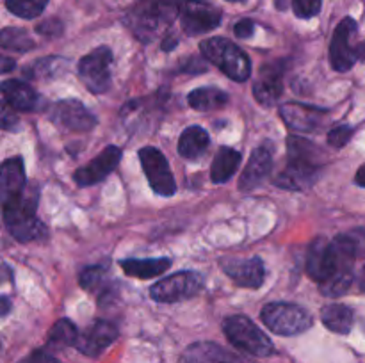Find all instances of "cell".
Instances as JSON below:
<instances>
[{"mask_svg": "<svg viewBox=\"0 0 365 363\" xmlns=\"http://www.w3.org/2000/svg\"><path fill=\"white\" fill-rule=\"evenodd\" d=\"M287 167L274 178V185L287 191H307L317 180L323 166V152L310 141L291 135L287 139Z\"/></svg>", "mask_w": 365, "mask_h": 363, "instance_id": "obj_1", "label": "cell"}, {"mask_svg": "<svg viewBox=\"0 0 365 363\" xmlns=\"http://www.w3.org/2000/svg\"><path fill=\"white\" fill-rule=\"evenodd\" d=\"M260 319L273 333L284 337L303 333L314 322L312 315L303 306L294 302H269L264 306Z\"/></svg>", "mask_w": 365, "mask_h": 363, "instance_id": "obj_6", "label": "cell"}, {"mask_svg": "<svg viewBox=\"0 0 365 363\" xmlns=\"http://www.w3.org/2000/svg\"><path fill=\"white\" fill-rule=\"evenodd\" d=\"M355 134V128L349 127V125H339V127L331 128L328 132V144L334 146V148H342L349 142V139Z\"/></svg>", "mask_w": 365, "mask_h": 363, "instance_id": "obj_31", "label": "cell"}, {"mask_svg": "<svg viewBox=\"0 0 365 363\" xmlns=\"http://www.w3.org/2000/svg\"><path fill=\"white\" fill-rule=\"evenodd\" d=\"M342 235H344V238L348 241V244L351 246V249H353V253L356 255V258L365 255V228L351 230V231H348V233H342Z\"/></svg>", "mask_w": 365, "mask_h": 363, "instance_id": "obj_33", "label": "cell"}, {"mask_svg": "<svg viewBox=\"0 0 365 363\" xmlns=\"http://www.w3.org/2000/svg\"><path fill=\"white\" fill-rule=\"evenodd\" d=\"M223 331L230 344L239 351L259 358L273 354L274 345L271 338L246 315H232L225 319Z\"/></svg>", "mask_w": 365, "mask_h": 363, "instance_id": "obj_5", "label": "cell"}, {"mask_svg": "<svg viewBox=\"0 0 365 363\" xmlns=\"http://www.w3.org/2000/svg\"><path fill=\"white\" fill-rule=\"evenodd\" d=\"M210 144V137L205 128L200 125H191L185 128L178 139V153L184 159H198L200 155L207 152Z\"/></svg>", "mask_w": 365, "mask_h": 363, "instance_id": "obj_22", "label": "cell"}, {"mask_svg": "<svg viewBox=\"0 0 365 363\" xmlns=\"http://www.w3.org/2000/svg\"><path fill=\"white\" fill-rule=\"evenodd\" d=\"M359 59L365 60V43H364V45L359 46Z\"/></svg>", "mask_w": 365, "mask_h": 363, "instance_id": "obj_43", "label": "cell"}, {"mask_svg": "<svg viewBox=\"0 0 365 363\" xmlns=\"http://www.w3.org/2000/svg\"><path fill=\"white\" fill-rule=\"evenodd\" d=\"M107 269L103 265H91L86 267L81 273V285L82 288H88V290H93V288L100 287V283L103 281V276H106Z\"/></svg>", "mask_w": 365, "mask_h": 363, "instance_id": "obj_30", "label": "cell"}, {"mask_svg": "<svg viewBox=\"0 0 365 363\" xmlns=\"http://www.w3.org/2000/svg\"><path fill=\"white\" fill-rule=\"evenodd\" d=\"M280 116L289 125V128L307 134V132H316L323 127L328 110L321 109V107L307 105V103L291 102L282 105Z\"/></svg>", "mask_w": 365, "mask_h": 363, "instance_id": "obj_14", "label": "cell"}, {"mask_svg": "<svg viewBox=\"0 0 365 363\" xmlns=\"http://www.w3.org/2000/svg\"><path fill=\"white\" fill-rule=\"evenodd\" d=\"M9 308H11V301L7 295H2V315H7L9 313Z\"/></svg>", "mask_w": 365, "mask_h": 363, "instance_id": "obj_41", "label": "cell"}, {"mask_svg": "<svg viewBox=\"0 0 365 363\" xmlns=\"http://www.w3.org/2000/svg\"><path fill=\"white\" fill-rule=\"evenodd\" d=\"M171 265L170 258H130L121 260V269L127 276L132 278H155L163 274Z\"/></svg>", "mask_w": 365, "mask_h": 363, "instance_id": "obj_24", "label": "cell"}, {"mask_svg": "<svg viewBox=\"0 0 365 363\" xmlns=\"http://www.w3.org/2000/svg\"><path fill=\"white\" fill-rule=\"evenodd\" d=\"M25 185H27V178H25L24 160L20 157L7 159L2 164V174H0V196H2V201L24 191Z\"/></svg>", "mask_w": 365, "mask_h": 363, "instance_id": "obj_21", "label": "cell"}, {"mask_svg": "<svg viewBox=\"0 0 365 363\" xmlns=\"http://www.w3.org/2000/svg\"><path fill=\"white\" fill-rule=\"evenodd\" d=\"M321 320L334 333L346 335L353 327V312L346 305H328L321 312Z\"/></svg>", "mask_w": 365, "mask_h": 363, "instance_id": "obj_25", "label": "cell"}, {"mask_svg": "<svg viewBox=\"0 0 365 363\" xmlns=\"http://www.w3.org/2000/svg\"><path fill=\"white\" fill-rule=\"evenodd\" d=\"M14 66H16V64H14V60L7 59V57H2V71H4V73L14 70Z\"/></svg>", "mask_w": 365, "mask_h": 363, "instance_id": "obj_40", "label": "cell"}, {"mask_svg": "<svg viewBox=\"0 0 365 363\" xmlns=\"http://www.w3.org/2000/svg\"><path fill=\"white\" fill-rule=\"evenodd\" d=\"M203 285V278L195 270H180L164 280L157 281L150 288V295L157 302H177L182 299H189L200 292Z\"/></svg>", "mask_w": 365, "mask_h": 363, "instance_id": "obj_8", "label": "cell"}, {"mask_svg": "<svg viewBox=\"0 0 365 363\" xmlns=\"http://www.w3.org/2000/svg\"><path fill=\"white\" fill-rule=\"evenodd\" d=\"M0 43L6 50H16V52H27V50L34 48V41L21 28H4Z\"/></svg>", "mask_w": 365, "mask_h": 363, "instance_id": "obj_29", "label": "cell"}, {"mask_svg": "<svg viewBox=\"0 0 365 363\" xmlns=\"http://www.w3.org/2000/svg\"><path fill=\"white\" fill-rule=\"evenodd\" d=\"M48 0H6V7L18 18L32 20L45 11Z\"/></svg>", "mask_w": 365, "mask_h": 363, "instance_id": "obj_28", "label": "cell"}, {"mask_svg": "<svg viewBox=\"0 0 365 363\" xmlns=\"http://www.w3.org/2000/svg\"><path fill=\"white\" fill-rule=\"evenodd\" d=\"M50 120L71 132H86L95 128L96 116L77 100H61L50 109Z\"/></svg>", "mask_w": 365, "mask_h": 363, "instance_id": "obj_12", "label": "cell"}, {"mask_svg": "<svg viewBox=\"0 0 365 363\" xmlns=\"http://www.w3.org/2000/svg\"><path fill=\"white\" fill-rule=\"evenodd\" d=\"M180 21L185 34H205L221 23V11L205 0H185L180 9Z\"/></svg>", "mask_w": 365, "mask_h": 363, "instance_id": "obj_10", "label": "cell"}, {"mask_svg": "<svg viewBox=\"0 0 365 363\" xmlns=\"http://www.w3.org/2000/svg\"><path fill=\"white\" fill-rule=\"evenodd\" d=\"M200 50L203 56L216 64L225 75L235 82L248 80L252 75V63L250 57L235 43L225 38H209L200 43Z\"/></svg>", "mask_w": 365, "mask_h": 363, "instance_id": "obj_3", "label": "cell"}, {"mask_svg": "<svg viewBox=\"0 0 365 363\" xmlns=\"http://www.w3.org/2000/svg\"><path fill=\"white\" fill-rule=\"evenodd\" d=\"M187 102L192 109L207 112V110L221 109L227 105L228 95L217 88H198L189 93Z\"/></svg>", "mask_w": 365, "mask_h": 363, "instance_id": "obj_26", "label": "cell"}, {"mask_svg": "<svg viewBox=\"0 0 365 363\" xmlns=\"http://www.w3.org/2000/svg\"><path fill=\"white\" fill-rule=\"evenodd\" d=\"M323 0H292V7L298 18H312L319 14Z\"/></svg>", "mask_w": 365, "mask_h": 363, "instance_id": "obj_32", "label": "cell"}, {"mask_svg": "<svg viewBox=\"0 0 365 363\" xmlns=\"http://www.w3.org/2000/svg\"><path fill=\"white\" fill-rule=\"evenodd\" d=\"M38 201L39 189L36 184H27L24 191L2 201L4 223L16 241H36L48 233L45 223L36 217Z\"/></svg>", "mask_w": 365, "mask_h": 363, "instance_id": "obj_2", "label": "cell"}, {"mask_svg": "<svg viewBox=\"0 0 365 363\" xmlns=\"http://www.w3.org/2000/svg\"><path fill=\"white\" fill-rule=\"evenodd\" d=\"M356 31H359V25L353 18H344L335 28L330 45V60L334 70L348 71L359 59V48H353L351 45Z\"/></svg>", "mask_w": 365, "mask_h": 363, "instance_id": "obj_11", "label": "cell"}, {"mask_svg": "<svg viewBox=\"0 0 365 363\" xmlns=\"http://www.w3.org/2000/svg\"><path fill=\"white\" fill-rule=\"evenodd\" d=\"M253 32H255V23H253L252 20H241L235 25V36H237V38H252Z\"/></svg>", "mask_w": 365, "mask_h": 363, "instance_id": "obj_36", "label": "cell"}, {"mask_svg": "<svg viewBox=\"0 0 365 363\" xmlns=\"http://www.w3.org/2000/svg\"><path fill=\"white\" fill-rule=\"evenodd\" d=\"M239 164H241V153L234 148L223 146L220 148L217 155L214 157L212 167H210V178L214 184H225L234 177L237 171Z\"/></svg>", "mask_w": 365, "mask_h": 363, "instance_id": "obj_23", "label": "cell"}, {"mask_svg": "<svg viewBox=\"0 0 365 363\" xmlns=\"http://www.w3.org/2000/svg\"><path fill=\"white\" fill-rule=\"evenodd\" d=\"M121 160V149L118 146L110 144L100 153L98 157L88 162L86 166L78 167L73 173V180L77 182L78 187H89V185H95L98 182H102L103 178L109 177L114 171V167L120 164Z\"/></svg>", "mask_w": 365, "mask_h": 363, "instance_id": "obj_13", "label": "cell"}, {"mask_svg": "<svg viewBox=\"0 0 365 363\" xmlns=\"http://www.w3.org/2000/svg\"><path fill=\"white\" fill-rule=\"evenodd\" d=\"M228 2H242V0H228Z\"/></svg>", "mask_w": 365, "mask_h": 363, "instance_id": "obj_44", "label": "cell"}, {"mask_svg": "<svg viewBox=\"0 0 365 363\" xmlns=\"http://www.w3.org/2000/svg\"><path fill=\"white\" fill-rule=\"evenodd\" d=\"M118 338V327L116 324L109 322V320H96L93 326H89L84 333L78 335V340L75 347L86 356H98L113 344Z\"/></svg>", "mask_w": 365, "mask_h": 363, "instance_id": "obj_15", "label": "cell"}, {"mask_svg": "<svg viewBox=\"0 0 365 363\" xmlns=\"http://www.w3.org/2000/svg\"><path fill=\"white\" fill-rule=\"evenodd\" d=\"M139 160H141L146 178H148L150 187L153 189L155 194L168 198V196H173L177 192L173 173H171L168 159L160 149L153 148V146L141 148L139 149Z\"/></svg>", "mask_w": 365, "mask_h": 363, "instance_id": "obj_9", "label": "cell"}, {"mask_svg": "<svg viewBox=\"0 0 365 363\" xmlns=\"http://www.w3.org/2000/svg\"><path fill=\"white\" fill-rule=\"evenodd\" d=\"M178 363H250L242 356L214 344V342H198L182 352Z\"/></svg>", "mask_w": 365, "mask_h": 363, "instance_id": "obj_17", "label": "cell"}, {"mask_svg": "<svg viewBox=\"0 0 365 363\" xmlns=\"http://www.w3.org/2000/svg\"><path fill=\"white\" fill-rule=\"evenodd\" d=\"M180 9V0H138L130 14V27L141 41H150L159 25L171 23Z\"/></svg>", "mask_w": 365, "mask_h": 363, "instance_id": "obj_4", "label": "cell"}, {"mask_svg": "<svg viewBox=\"0 0 365 363\" xmlns=\"http://www.w3.org/2000/svg\"><path fill=\"white\" fill-rule=\"evenodd\" d=\"M38 32L39 34H45V36H50V38H53V36L61 34L63 32V25H61V21L57 20H46L43 21L41 25H38Z\"/></svg>", "mask_w": 365, "mask_h": 363, "instance_id": "obj_35", "label": "cell"}, {"mask_svg": "<svg viewBox=\"0 0 365 363\" xmlns=\"http://www.w3.org/2000/svg\"><path fill=\"white\" fill-rule=\"evenodd\" d=\"M18 363H61V362L57 358H53L50 352L41 351V349H39V351H34L29 356H25V358L20 359Z\"/></svg>", "mask_w": 365, "mask_h": 363, "instance_id": "obj_34", "label": "cell"}, {"mask_svg": "<svg viewBox=\"0 0 365 363\" xmlns=\"http://www.w3.org/2000/svg\"><path fill=\"white\" fill-rule=\"evenodd\" d=\"M2 93L6 102L13 107L14 110H21V112H34V110L41 109L43 102L41 96L34 91L32 85H29L27 82L14 80V78H9V80L2 82Z\"/></svg>", "mask_w": 365, "mask_h": 363, "instance_id": "obj_20", "label": "cell"}, {"mask_svg": "<svg viewBox=\"0 0 365 363\" xmlns=\"http://www.w3.org/2000/svg\"><path fill=\"white\" fill-rule=\"evenodd\" d=\"M78 330L70 319H61L57 320L52 326L48 333V340H46V345L50 349H64L70 347V345H75L78 340Z\"/></svg>", "mask_w": 365, "mask_h": 363, "instance_id": "obj_27", "label": "cell"}, {"mask_svg": "<svg viewBox=\"0 0 365 363\" xmlns=\"http://www.w3.org/2000/svg\"><path fill=\"white\" fill-rule=\"evenodd\" d=\"M359 285H360V288H362V290H365V267H364L362 274H360V281H359Z\"/></svg>", "mask_w": 365, "mask_h": 363, "instance_id": "obj_42", "label": "cell"}, {"mask_svg": "<svg viewBox=\"0 0 365 363\" xmlns=\"http://www.w3.org/2000/svg\"><path fill=\"white\" fill-rule=\"evenodd\" d=\"M225 274L235 281V285L245 288H259L266 278V269L264 262L255 256V258H230L223 262Z\"/></svg>", "mask_w": 365, "mask_h": 363, "instance_id": "obj_16", "label": "cell"}, {"mask_svg": "<svg viewBox=\"0 0 365 363\" xmlns=\"http://www.w3.org/2000/svg\"><path fill=\"white\" fill-rule=\"evenodd\" d=\"M177 45H178L177 38H166L163 41V50L164 52H170V50H173Z\"/></svg>", "mask_w": 365, "mask_h": 363, "instance_id": "obj_38", "label": "cell"}, {"mask_svg": "<svg viewBox=\"0 0 365 363\" xmlns=\"http://www.w3.org/2000/svg\"><path fill=\"white\" fill-rule=\"evenodd\" d=\"M2 127L6 130H18V117L11 114L9 110H2Z\"/></svg>", "mask_w": 365, "mask_h": 363, "instance_id": "obj_37", "label": "cell"}, {"mask_svg": "<svg viewBox=\"0 0 365 363\" xmlns=\"http://www.w3.org/2000/svg\"><path fill=\"white\" fill-rule=\"evenodd\" d=\"M355 182L360 185V187H365V164H364L362 167H360L359 171H356Z\"/></svg>", "mask_w": 365, "mask_h": 363, "instance_id": "obj_39", "label": "cell"}, {"mask_svg": "<svg viewBox=\"0 0 365 363\" xmlns=\"http://www.w3.org/2000/svg\"><path fill=\"white\" fill-rule=\"evenodd\" d=\"M271 167H273V152H271V146L262 144L257 149H253L252 157H250L248 164H246L245 171H242L239 189L241 191H253L255 187H259L269 177Z\"/></svg>", "mask_w": 365, "mask_h": 363, "instance_id": "obj_18", "label": "cell"}, {"mask_svg": "<svg viewBox=\"0 0 365 363\" xmlns=\"http://www.w3.org/2000/svg\"><path fill=\"white\" fill-rule=\"evenodd\" d=\"M282 77H284L282 64H266L260 70L259 78L253 85V95L260 105L271 107L277 103V100L282 96V91H284Z\"/></svg>", "mask_w": 365, "mask_h": 363, "instance_id": "obj_19", "label": "cell"}, {"mask_svg": "<svg viewBox=\"0 0 365 363\" xmlns=\"http://www.w3.org/2000/svg\"><path fill=\"white\" fill-rule=\"evenodd\" d=\"M110 66H113L110 48L98 46L91 53L82 57L81 63H78V75H81L82 82L89 91L95 93V95H102V93L109 91L110 82H113Z\"/></svg>", "mask_w": 365, "mask_h": 363, "instance_id": "obj_7", "label": "cell"}]
</instances>
